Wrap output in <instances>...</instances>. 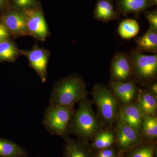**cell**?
<instances>
[{
  "mask_svg": "<svg viewBox=\"0 0 157 157\" xmlns=\"http://www.w3.org/2000/svg\"><path fill=\"white\" fill-rule=\"evenodd\" d=\"M140 29L139 24L133 19L124 20L120 24L118 33L121 38L130 39L136 36Z\"/></svg>",
  "mask_w": 157,
  "mask_h": 157,
  "instance_id": "7402d4cb",
  "label": "cell"
},
{
  "mask_svg": "<svg viewBox=\"0 0 157 157\" xmlns=\"http://www.w3.org/2000/svg\"><path fill=\"white\" fill-rule=\"evenodd\" d=\"M10 33L3 23H0V42L9 38Z\"/></svg>",
  "mask_w": 157,
  "mask_h": 157,
  "instance_id": "484cf974",
  "label": "cell"
},
{
  "mask_svg": "<svg viewBox=\"0 0 157 157\" xmlns=\"http://www.w3.org/2000/svg\"><path fill=\"white\" fill-rule=\"evenodd\" d=\"M156 151V142L143 141L119 155L118 157H155Z\"/></svg>",
  "mask_w": 157,
  "mask_h": 157,
  "instance_id": "2e32d148",
  "label": "cell"
},
{
  "mask_svg": "<svg viewBox=\"0 0 157 157\" xmlns=\"http://www.w3.org/2000/svg\"><path fill=\"white\" fill-rule=\"evenodd\" d=\"M114 133L118 155L143 141L138 132L120 119L117 122Z\"/></svg>",
  "mask_w": 157,
  "mask_h": 157,
  "instance_id": "8992f818",
  "label": "cell"
},
{
  "mask_svg": "<svg viewBox=\"0 0 157 157\" xmlns=\"http://www.w3.org/2000/svg\"><path fill=\"white\" fill-rule=\"evenodd\" d=\"M145 16L149 23L150 28L157 32V12L156 11H147Z\"/></svg>",
  "mask_w": 157,
  "mask_h": 157,
  "instance_id": "d4e9b609",
  "label": "cell"
},
{
  "mask_svg": "<svg viewBox=\"0 0 157 157\" xmlns=\"http://www.w3.org/2000/svg\"><path fill=\"white\" fill-rule=\"evenodd\" d=\"M95 19L107 22L117 19V13L114 10L112 3L109 0H99L94 11Z\"/></svg>",
  "mask_w": 157,
  "mask_h": 157,
  "instance_id": "ac0fdd59",
  "label": "cell"
},
{
  "mask_svg": "<svg viewBox=\"0 0 157 157\" xmlns=\"http://www.w3.org/2000/svg\"><path fill=\"white\" fill-rule=\"evenodd\" d=\"M133 63V75L142 83L151 82L157 73V56L145 55L136 51L130 56Z\"/></svg>",
  "mask_w": 157,
  "mask_h": 157,
  "instance_id": "5b68a950",
  "label": "cell"
},
{
  "mask_svg": "<svg viewBox=\"0 0 157 157\" xmlns=\"http://www.w3.org/2000/svg\"><path fill=\"white\" fill-rule=\"evenodd\" d=\"M86 85L82 78L72 74L62 78L54 86L49 104L72 106L86 99Z\"/></svg>",
  "mask_w": 157,
  "mask_h": 157,
  "instance_id": "7a4b0ae2",
  "label": "cell"
},
{
  "mask_svg": "<svg viewBox=\"0 0 157 157\" xmlns=\"http://www.w3.org/2000/svg\"><path fill=\"white\" fill-rule=\"evenodd\" d=\"M110 74L113 81L126 82L133 75L131 57L124 52H117L111 62Z\"/></svg>",
  "mask_w": 157,
  "mask_h": 157,
  "instance_id": "52a82bcc",
  "label": "cell"
},
{
  "mask_svg": "<svg viewBox=\"0 0 157 157\" xmlns=\"http://www.w3.org/2000/svg\"><path fill=\"white\" fill-rule=\"evenodd\" d=\"M144 114L137 102L120 106L119 118L140 135Z\"/></svg>",
  "mask_w": 157,
  "mask_h": 157,
  "instance_id": "9c48e42d",
  "label": "cell"
},
{
  "mask_svg": "<svg viewBox=\"0 0 157 157\" xmlns=\"http://www.w3.org/2000/svg\"><path fill=\"white\" fill-rule=\"evenodd\" d=\"M140 135L143 141L156 142L157 137V118L156 116H144Z\"/></svg>",
  "mask_w": 157,
  "mask_h": 157,
  "instance_id": "44dd1931",
  "label": "cell"
},
{
  "mask_svg": "<svg viewBox=\"0 0 157 157\" xmlns=\"http://www.w3.org/2000/svg\"><path fill=\"white\" fill-rule=\"evenodd\" d=\"M94 151V157H118V151L115 145Z\"/></svg>",
  "mask_w": 157,
  "mask_h": 157,
  "instance_id": "cb8c5ba5",
  "label": "cell"
},
{
  "mask_svg": "<svg viewBox=\"0 0 157 157\" xmlns=\"http://www.w3.org/2000/svg\"><path fill=\"white\" fill-rule=\"evenodd\" d=\"M74 106L49 104L42 119L46 130L52 135L64 138L69 137L70 123L75 111Z\"/></svg>",
  "mask_w": 157,
  "mask_h": 157,
  "instance_id": "277c9868",
  "label": "cell"
},
{
  "mask_svg": "<svg viewBox=\"0 0 157 157\" xmlns=\"http://www.w3.org/2000/svg\"><path fill=\"white\" fill-rule=\"evenodd\" d=\"M137 103L144 116H155L157 110L156 96L147 90L139 89L137 92Z\"/></svg>",
  "mask_w": 157,
  "mask_h": 157,
  "instance_id": "9a60e30c",
  "label": "cell"
},
{
  "mask_svg": "<svg viewBox=\"0 0 157 157\" xmlns=\"http://www.w3.org/2000/svg\"><path fill=\"white\" fill-rule=\"evenodd\" d=\"M78 104V108L74 111L71 120L70 133L76 135L79 140L89 142L102 130L103 124L86 98Z\"/></svg>",
  "mask_w": 157,
  "mask_h": 157,
  "instance_id": "6da1fadb",
  "label": "cell"
},
{
  "mask_svg": "<svg viewBox=\"0 0 157 157\" xmlns=\"http://www.w3.org/2000/svg\"><path fill=\"white\" fill-rule=\"evenodd\" d=\"M109 1H112V0H109Z\"/></svg>",
  "mask_w": 157,
  "mask_h": 157,
  "instance_id": "4dcf8cb0",
  "label": "cell"
},
{
  "mask_svg": "<svg viewBox=\"0 0 157 157\" xmlns=\"http://www.w3.org/2000/svg\"><path fill=\"white\" fill-rule=\"evenodd\" d=\"M137 51L139 52H151L155 54L157 52V32L149 28L143 36L135 40Z\"/></svg>",
  "mask_w": 157,
  "mask_h": 157,
  "instance_id": "e0dca14e",
  "label": "cell"
},
{
  "mask_svg": "<svg viewBox=\"0 0 157 157\" xmlns=\"http://www.w3.org/2000/svg\"><path fill=\"white\" fill-rule=\"evenodd\" d=\"M148 91L151 93L152 94L155 96H157V82H154L149 85L148 89L147 90Z\"/></svg>",
  "mask_w": 157,
  "mask_h": 157,
  "instance_id": "83f0119b",
  "label": "cell"
},
{
  "mask_svg": "<svg viewBox=\"0 0 157 157\" xmlns=\"http://www.w3.org/2000/svg\"><path fill=\"white\" fill-rule=\"evenodd\" d=\"M151 0H118L117 9L121 14H139L153 6Z\"/></svg>",
  "mask_w": 157,
  "mask_h": 157,
  "instance_id": "5bb4252c",
  "label": "cell"
},
{
  "mask_svg": "<svg viewBox=\"0 0 157 157\" xmlns=\"http://www.w3.org/2000/svg\"><path fill=\"white\" fill-rule=\"evenodd\" d=\"M91 147L94 151L109 148L115 145V137L114 133L111 130H101L94 137Z\"/></svg>",
  "mask_w": 157,
  "mask_h": 157,
  "instance_id": "d6986e66",
  "label": "cell"
},
{
  "mask_svg": "<svg viewBox=\"0 0 157 157\" xmlns=\"http://www.w3.org/2000/svg\"><path fill=\"white\" fill-rule=\"evenodd\" d=\"M6 3V0H0V9L5 6Z\"/></svg>",
  "mask_w": 157,
  "mask_h": 157,
  "instance_id": "f1b7e54d",
  "label": "cell"
},
{
  "mask_svg": "<svg viewBox=\"0 0 157 157\" xmlns=\"http://www.w3.org/2000/svg\"><path fill=\"white\" fill-rule=\"evenodd\" d=\"M25 15L29 35L41 41H44L49 32L42 12L39 11H28Z\"/></svg>",
  "mask_w": 157,
  "mask_h": 157,
  "instance_id": "ba28073f",
  "label": "cell"
},
{
  "mask_svg": "<svg viewBox=\"0 0 157 157\" xmlns=\"http://www.w3.org/2000/svg\"><path fill=\"white\" fill-rule=\"evenodd\" d=\"M151 2L153 5H157V0H151Z\"/></svg>",
  "mask_w": 157,
  "mask_h": 157,
  "instance_id": "f546056e",
  "label": "cell"
},
{
  "mask_svg": "<svg viewBox=\"0 0 157 157\" xmlns=\"http://www.w3.org/2000/svg\"><path fill=\"white\" fill-rule=\"evenodd\" d=\"M91 95L102 124L110 127L117 122L119 118L121 106L113 93L105 85L97 83L93 88Z\"/></svg>",
  "mask_w": 157,
  "mask_h": 157,
  "instance_id": "3957f363",
  "label": "cell"
},
{
  "mask_svg": "<svg viewBox=\"0 0 157 157\" xmlns=\"http://www.w3.org/2000/svg\"><path fill=\"white\" fill-rule=\"evenodd\" d=\"M30 66L36 72L42 82H45L47 77L48 55L46 51L36 46L26 52Z\"/></svg>",
  "mask_w": 157,
  "mask_h": 157,
  "instance_id": "30bf717a",
  "label": "cell"
},
{
  "mask_svg": "<svg viewBox=\"0 0 157 157\" xmlns=\"http://www.w3.org/2000/svg\"><path fill=\"white\" fill-rule=\"evenodd\" d=\"M19 52L16 45L8 39L0 42V60L12 61L18 55Z\"/></svg>",
  "mask_w": 157,
  "mask_h": 157,
  "instance_id": "603a6c76",
  "label": "cell"
},
{
  "mask_svg": "<svg viewBox=\"0 0 157 157\" xmlns=\"http://www.w3.org/2000/svg\"><path fill=\"white\" fill-rule=\"evenodd\" d=\"M2 23L14 36L29 35L26 16L24 13L16 11L9 12L3 17Z\"/></svg>",
  "mask_w": 157,
  "mask_h": 157,
  "instance_id": "8fae6325",
  "label": "cell"
},
{
  "mask_svg": "<svg viewBox=\"0 0 157 157\" xmlns=\"http://www.w3.org/2000/svg\"><path fill=\"white\" fill-rule=\"evenodd\" d=\"M109 85L118 100L124 104L132 103L137 94V87L133 81H111Z\"/></svg>",
  "mask_w": 157,
  "mask_h": 157,
  "instance_id": "4fadbf2b",
  "label": "cell"
},
{
  "mask_svg": "<svg viewBox=\"0 0 157 157\" xmlns=\"http://www.w3.org/2000/svg\"><path fill=\"white\" fill-rule=\"evenodd\" d=\"M15 4L21 8H26L32 6L33 0H13Z\"/></svg>",
  "mask_w": 157,
  "mask_h": 157,
  "instance_id": "4316f807",
  "label": "cell"
},
{
  "mask_svg": "<svg viewBox=\"0 0 157 157\" xmlns=\"http://www.w3.org/2000/svg\"><path fill=\"white\" fill-rule=\"evenodd\" d=\"M28 156L27 152L18 144L0 137V157H28Z\"/></svg>",
  "mask_w": 157,
  "mask_h": 157,
  "instance_id": "ffe728a7",
  "label": "cell"
},
{
  "mask_svg": "<svg viewBox=\"0 0 157 157\" xmlns=\"http://www.w3.org/2000/svg\"><path fill=\"white\" fill-rule=\"evenodd\" d=\"M63 157H94V151L89 142L68 137L64 138Z\"/></svg>",
  "mask_w": 157,
  "mask_h": 157,
  "instance_id": "7c38bea8",
  "label": "cell"
}]
</instances>
